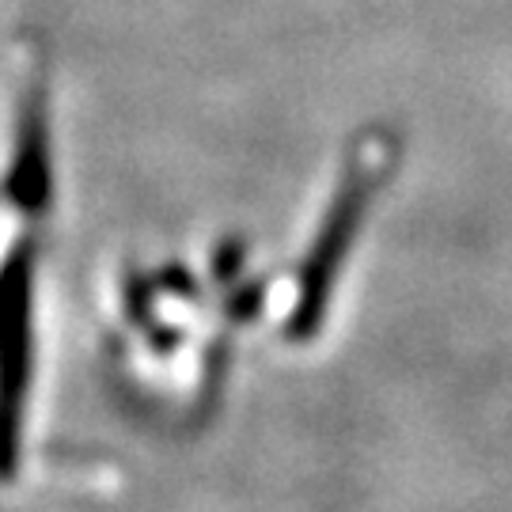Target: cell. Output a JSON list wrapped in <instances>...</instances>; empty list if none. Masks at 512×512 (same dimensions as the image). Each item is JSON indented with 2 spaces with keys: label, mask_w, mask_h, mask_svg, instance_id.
<instances>
[{
  "label": "cell",
  "mask_w": 512,
  "mask_h": 512,
  "mask_svg": "<svg viewBox=\"0 0 512 512\" xmlns=\"http://www.w3.org/2000/svg\"><path fill=\"white\" fill-rule=\"evenodd\" d=\"M31 368V262L16 251L0 274V478L19 459V414Z\"/></svg>",
  "instance_id": "cell-1"
}]
</instances>
